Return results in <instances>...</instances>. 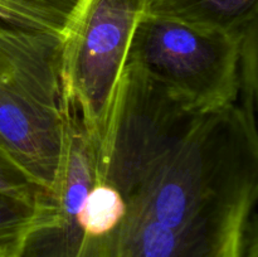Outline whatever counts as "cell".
Returning <instances> with one entry per match:
<instances>
[{"instance_id":"cell-1","label":"cell","mask_w":258,"mask_h":257,"mask_svg":"<svg viewBox=\"0 0 258 257\" xmlns=\"http://www.w3.org/2000/svg\"><path fill=\"white\" fill-rule=\"evenodd\" d=\"M80 203L73 257H242L257 222L256 118L188 107L127 60Z\"/></svg>"},{"instance_id":"cell-2","label":"cell","mask_w":258,"mask_h":257,"mask_svg":"<svg viewBox=\"0 0 258 257\" xmlns=\"http://www.w3.org/2000/svg\"><path fill=\"white\" fill-rule=\"evenodd\" d=\"M60 38L0 24V141L44 190L62 156Z\"/></svg>"},{"instance_id":"cell-3","label":"cell","mask_w":258,"mask_h":257,"mask_svg":"<svg viewBox=\"0 0 258 257\" xmlns=\"http://www.w3.org/2000/svg\"><path fill=\"white\" fill-rule=\"evenodd\" d=\"M246 38L145 14L134 33L127 60L188 107L211 112L238 103Z\"/></svg>"},{"instance_id":"cell-4","label":"cell","mask_w":258,"mask_h":257,"mask_svg":"<svg viewBox=\"0 0 258 257\" xmlns=\"http://www.w3.org/2000/svg\"><path fill=\"white\" fill-rule=\"evenodd\" d=\"M149 0H77L60 35L63 100L88 133L102 130Z\"/></svg>"},{"instance_id":"cell-5","label":"cell","mask_w":258,"mask_h":257,"mask_svg":"<svg viewBox=\"0 0 258 257\" xmlns=\"http://www.w3.org/2000/svg\"><path fill=\"white\" fill-rule=\"evenodd\" d=\"M145 14L243 39L257 32L258 0H149Z\"/></svg>"},{"instance_id":"cell-6","label":"cell","mask_w":258,"mask_h":257,"mask_svg":"<svg viewBox=\"0 0 258 257\" xmlns=\"http://www.w3.org/2000/svg\"><path fill=\"white\" fill-rule=\"evenodd\" d=\"M77 0H0V24L60 38Z\"/></svg>"},{"instance_id":"cell-7","label":"cell","mask_w":258,"mask_h":257,"mask_svg":"<svg viewBox=\"0 0 258 257\" xmlns=\"http://www.w3.org/2000/svg\"><path fill=\"white\" fill-rule=\"evenodd\" d=\"M44 191L47 190L38 186L18 165L0 141V193L34 208Z\"/></svg>"},{"instance_id":"cell-8","label":"cell","mask_w":258,"mask_h":257,"mask_svg":"<svg viewBox=\"0 0 258 257\" xmlns=\"http://www.w3.org/2000/svg\"><path fill=\"white\" fill-rule=\"evenodd\" d=\"M34 208L0 193V242L15 244L19 249L20 238L33 219Z\"/></svg>"}]
</instances>
